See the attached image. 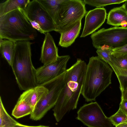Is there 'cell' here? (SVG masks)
I'll return each instance as SVG.
<instances>
[{
	"mask_svg": "<svg viewBox=\"0 0 127 127\" xmlns=\"http://www.w3.org/2000/svg\"><path fill=\"white\" fill-rule=\"evenodd\" d=\"M127 54V44L120 48L114 49L111 54L115 56Z\"/></svg>",
	"mask_w": 127,
	"mask_h": 127,
	"instance_id": "obj_26",
	"label": "cell"
},
{
	"mask_svg": "<svg viewBox=\"0 0 127 127\" xmlns=\"http://www.w3.org/2000/svg\"><path fill=\"white\" fill-rule=\"evenodd\" d=\"M77 114V119L88 127H113L109 118L106 116L96 102L83 105Z\"/></svg>",
	"mask_w": 127,
	"mask_h": 127,
	"instance_id": "obj_8",
	"label": "cell"
},
{
	"mask_svg": "<svg viewBox=\"0 0 127 127\" xmlns=\"http://www.w3.org/2000/svg\"><path fill=\"white\" fill-rule=\"evenodd\" d=\"M113 70L98 56L90 58L87 65L81 94L87 102L95 101L111 83Z\"/></svg>",
	"mask_w": 127,
	"mask_h": 127,
	"instance_id": "obj_2",
	"label": "cell"
},
{
	"mask_svg": "<svg viewBox=\"0 0 127 127\" xmlns=\"http://www.w3.org/2000/svg\"><path fill=\"white\" fill-rule=\"evenodd\" d=\"M18 123L7 113L0 97V127H14Z\"/></svg>",
	"mask_w": 127,
	"mask_h": 127,
	"instance_id": "obj_21",
	"label": "cell"
},
{
	"mask_svg": "<svg viewBox=\"0 0 127 127\" xmlns=\"http://www.w3.org/2000/svg\"><path fill=\"white\" fill-rule=\"evenodd\" d=\"M83 0H64L54 21L55 31L61 33L80 21L87 12Z\"/></svg>",
	"mask_w": 127,
	"mask_h": 127,
	"instance_id": "obj_5",
	"label": "cell"
},
{
	"mask_svg": "<svg viewBox=\"0 0 127 127\" xmlns=\"http://www.w3.org/2000/svg\"><path fill=\"white\" fill-rule=\"evenodd\" d=\"M81 26V22L80 21L70 28L60 33L59 45L66 48L71 46L78 36Z\"/></svg>",
	"mask_w": 127,
	"mask_h": 127,
	"instance_id": "obj_15",
	"label": "cell"
},
{
	"mask_svg": "<svg viewBox=\"0 0 127 127\" xmlns=\"http://www.w3.org/2000/svg\"><path fill=\"white\" fill-rule=\"evenodd\" d=\"M93 46L97 49L103 46L114 49L127 44V27H114L102 28L91 36Z\"/></svg>",
	"mask_w": 127,
	"mask_h": 127,
	"instance_id": "obj_7",
	"label": "cell"
},
{
	"mask_svg": "<svg viewBox=\"0 0 127 127\" xmlns=\"http://www.w3.org/2000/svg\"><path fill=\"white\" fill-rule=\"evenodd\" d=\"M29 0H7L0 4V17L18 9H26Z\"/></svg>",
	"mask_w": 127,
	"mask_h": 127,
	"instance_id": "obj_17",
	"label": "cell"
},
{
	"mask_svg": "<svg viewBox=\"0 0 127 127\" xmlns=\"http://www.w3.org/2000/svg\"><path fill=\"white\" fill-rule=\"evenodd\" d=\"M29 21L21 9L0 17V39L15 42L33 40L37 36V32Z\"/></svg>",
	"mask_w": 127,
	"mask_h": 127,
	"instance_id": "obj_4",
	"label": "cell"
},
{
	"mask_svg": "<svg viewBox=\"0 0 127 127\" xmlns=\"http://www.w3.org/2000/svg\"><path fill=\"white\" fill-rule=\"evenodd\" d=\"M48 92V89L45 86H37L25 91L19 98L25 101L32 108L33 110L37 103Z\"/></svg>",
	"mask_w": 127,
	"mask_h": 127,
	"instance_id": "obj_13",
	"label": "cell"
},
{
	"mask_svg": "<svg viewBox=\"0 0 127 127\" xmlns=\"http://www.w3.org/2000/svg\"><path fill=\"white\" fill-rule=\"evenodd\" d=\"M87 65L84 61L77 59L76 63L66 71L65 85L53 109L57 122L60 121L68 112L77 108Z\"/></svg>",
	"mask_w": 127,
	"mask_h": 127,
	"instance_id": "obj_1",
	"label": "cell"
},
{
	"mask_svg": "<svg viewBox=\"0 0 127 127\" xmlns=\"http://www.w3.org/2000/svg\"><path fill=\"white\" fill-rule=\"evenodd\" d=\"M15 42L0 39V50L2 57L11 66L14 55Z\"/></svg>",
	"mask_w": 127,
	"mask_h": 127,
	"instance_id": "obj_18",
	"label": "cell"
},
{
	"mask_svg": "<svg viewBox=\"0 0 127 127\" xmlns=\"http://www.w3.org/2000/svg\"><path fill=\"white\" fill-rule=\"evenodd\" d=\"M33 111L32 108L27 102L19 98L12 110V115L18 119L30 115Z\"/></svg>",
	"mask_w": 127,
	"mask_h": 127,
	"instance_id": "obj_19",
	"label": "cell"
},
{
	"mask_svg": "<svg viewBox=\"0 0 127 127\" xmlns=\"http://www.w3.org/2000/svg\"><path fill=\"white\" fill-rule=\"evenodd\" d=\"M38 0L46 9L54 22L60 5L64 0Z\"/></svg>",
	"mask_w": 127,
	"mask_h": 127,
	"instance_id": "obj_20",
	"label": "cell"
},
{
	"mask_svg": "<svg viewBox=\"0 0 127 127\" xmlns=\"http://www.w3.org/2000/svg\"><path fill=\"white\" fill-rule=\"evenodd\" d=\"M70 58L68 55L59 56L55 61L36 69L35 77L37 86L42 85L65 72Z\"/></svg>",
	"mask_w": 127,
	"mask_h": 127,
	"instance_id": "obj_9",
	"label": "cell"
},
{
	"mask_svg": "<svg viewBox=\"0 0 127 127\" xmlns=\"http://www.w3.org/2000/svg\"><path fill=\"white\" fill-rule=\"evenodd\" d=\"M117 78L121 93V101L127 100V76H120Z\"/></svg>",
	"mask_w": 127,
	"mask_h": 127,
	"instance_id": "obj_25",
	"label": "cell"
},
{
	"mask_svg": "<svg viewBox=\"0 0 127 127\" xmlns=\"http://www.w3.org/2000/svg\"><path fill=\"white\" fill-rule=\"evenodd\" d=\"M111 61L108 64L111 66L117 77L127 76V54L118 56L111 54Z\"/></svg>",
	"mask_w": 127,
	"mask_h": 127,
	"instance_id": "obj_16",
	"label": "cell"
},
{
	"mask_svg": "<svg viewBox=\"0 0 127 127\" xmlns=\"http://www.w3.org/2000/svg\"><path fill=\"white\" fill-rule=\"evenodd\" d=\"M115 127H127V123H124L119 124L115 126Z\"/></svg>",
	"mask_w": 127,
	"mask_h": 127,
	"instance_id": "obj_30",
	"label": "cell"
},
{
	"mask_svg": "<svg viewBox=\"0 0 127 127\" xmlns=\"http://www.w3.org/2000/svg\"><path fill=\"white\" fill-rule=\"evenodd\" d=\"M113 49L106 46H103L96 51L98 57L108 64L111 61L110 56Z\"/></svg>",
	"mask_w": 127,
	"mask_h": 127,
	"instance_id": "obj_23",
	"label": "cell"
},
{
	"mask_svg": "<svg viewBox=\"0 0 127 127\" xmlns=\"http://www.w3.org/2000/svg\"><path fill=\"white\" fill-rule=\"evenodd\" d=\"M29 22H30L32 27L36 30H37L41 33L44 34L45 33L41 28L39 24L38 23L35 21H30Z\"/></svg>",
	"mask_w": 127,
	"mask_h": 127,
	"instance_id": "obj_27",
	"label": "cell"
},
{
	"mask_svg": "<svg viewBox=\"0 0 127 127\" xmlns=\"http://www.w3.org/2000/svg\"><path fill=\"white\" fill-rule=\"evenodd\" d=\"M109 118L113 125L115 126L121 124L127 123V115L119 108L115 114Z\"/></svg>",
	"mask_w": 127,
	"mask_h": 127,
	"instance_id": "obj_24",
	"label": "cell"
},
{
	"mask_svg": "<svg viewBox=\"0 0 127 127\" xmlns=\"http://www.w3.org/2000/svg\"><path fill=\"white\" fill-rule=\"evenodd\" d=\"M66 71L56 78L42 85L48 90L47 93L37 103L30 118L34 121L40 120L54 107L65 85Z\"/></svg>",
	"mask_w": 127,
	"mask_h": 127,
	"instance_id": "obj_6",
	"label": "cell"
},
{
	"mask_svg": "<svg viewBox=\"0 0 127 127\" xmlns=\"http://www.w3.org/2000/svg\"><path fill=\"white\" fill-rule=\"evenodd\" d=\"M58 52L52 37L49 32L46 33L41 47L40 61L43 65L55 61L59 56Z\"/></svg>",
	"mask_w": 127,
	"mask_h": 127,
	"instance_id": "obj_12",
	"label": "cell"
},
{
	"mask_svg": "<svg viewBox=\"0 0 127 127\" xmlns=\"http://www.w3.org/2000/svg\"><path fill=\"white\" fill-rule=\"evenodd\" d=\"M119 108L127 115V100L121 101Z\"/></svg>",
	"mask_w": 127,
	"mask_h": 127,
	"instance_id": "obj_28",
	"label": "cell"
},
{
	"mask_svg": "<svg viewBox=\"0 0 127 127\" xmlns=\"http://www.w3.org/2000/svg\"><path fill=\"white\" fill-rule=\"evenodd\" d=\"M124 4L125 8L127 11V0L125 2V3Z\"/></svg>",
	"mask_w": 127,
	"mask_h": 127,
	"instance_id": "obj_31",
	"label": "cell"
},
{
	"mask_svg": "<svg viewBox=\"0 0 127 127\" xmlns=\"http://www.w3.org/2000/svg\"><path fill=\"white\" fill-rule=\"evenodd\" d=\"M107 23L115 27L121 26L125 27L127 25V11L124 4L115 7L109 12L107 17Z\"/></svg>",
	"mask_w": 127,
	"mask_h": 127,
	"instance_id": "obj_14",
	"label": "cell"
},
{
	"mask_svg": "<svg viewBox=\"0 0 127 127\" xmlns=\"http://www.w3.org/2000/svg\"><path fill=\"white\" fill-rule=\"evenodd\" d=\"M14 127H50L48 126L42 125H39L37 126H29L23 125L19 123L16 126Z\"/></svg>",
	"mask_w": 127,
	"mask_h": 127,
	"instance_id": "obj_29",
	"label": "cell"
},
{
	"mask_svg": "<svg viewBox=\"0 0 127 127\" xmlns=\"http://www.w3.org/2000/svg\"><path fill=\"white\" fill-rule=\"evenodd\" d=\"M85 16L84 25L81 37L93 33L99 28L105 22L107 13L103 7L96 8L87 12Z\"/></svg>",
	"mask_w": 127,
	"mask_h": 127,
	"instance_id": "obj_11",
	"label": "cell"
},
{
	"mask_svg": "<svg viewBox=\"0 0 127 127\" xmlns=\"http://www.w3.org/2000/svg\"><path fill=\"white\" fill-rule=\"evenodd\" d=\"M29 41L15 42V46L11 66L17 83L21 90L25 91L37 86L36 69L31 59V45Z\"/></svg>",
	"mask_w": 127,
	"mask_h": 127,
	"instance_id": "obj_3",
	"label": "cell"
},
{
	"mask_svg": "<svg viewBox=\"0 0 127 127\" xmlns=\"http://www.w3.org/2000/svg\"><path fill=\"white\" fill-rule=\"evenodd\" d=\"M24 12L28 20L35 21L38 23L45 33L55 31L54 22L38 0L30 1Z\"/></svg>",
	"mask_w": 127,
	"mask_h": 127,
	"instance_id": "obj_10",
	"label": "cell"
},
{
	"mask_svg": "<svg viewBox=\"0 0 127 127\" xmlns=\"http://www.w3.org/2000/svg\"><path fill=\"white\" fill-rule=\"evenodd\" d=\"M127 0H84V2L87 4L97 8H100L110 4H119L125 2Z\"/></svg>",
	"mask_w": 127,
	"mask_h": 127,
	"instance_id": "obj_22",
	"label": "cell"
}]
</instances>
